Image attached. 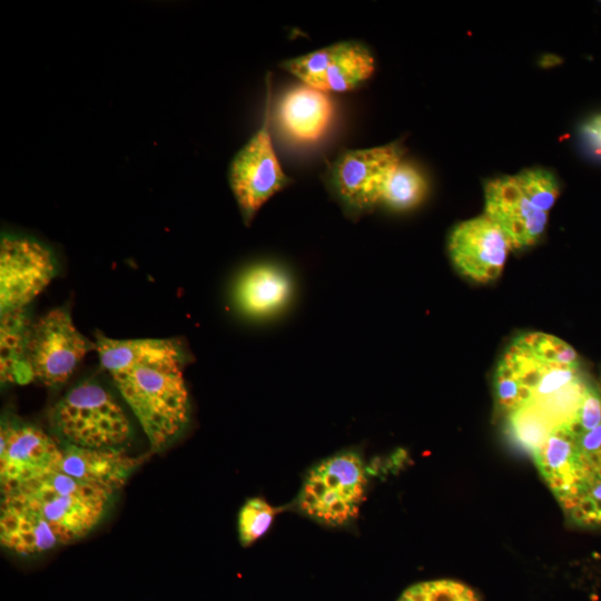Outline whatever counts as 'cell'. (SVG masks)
<instances>
[{"mask_svg":"<svg viewBox=\"0 0 601 601\" xmlns=\"http://www.w3.org/2000/svg\"><path fill=\"white\" fill-rule=\"evenodd\" d=\"M62 446L30 424H2L0 430L1 495L56 471Z\"/></svg>","mask_w":601,"mask_h":601,"instance_id":"cell-10","label":"cell"},{"mask_svg":"<svg viewBox=\"0 0 601 601\" xmlns=\"http://www.w3.org/2000/svg\"><path fill=\"white\" fill-rule=\"evenodd\" d=\"M366 486L362 457L353 451L341 452L311 469L299 492L298 508L321 524L345 525L358 515Z\"/></svg>","mask_w":601,"mask_h":601,"instance_id":"cell-4","label":"cell"},{"mask_svg":"<svg viewBox=\"0 0 601 601\" xmlns=\"http://www.w3.org/2000/svg\"><path fill=\"white\" fill-rule=\"evenodd\" d=\"M95 343L75 326L66 308L49 311L31 325L28 366L32 381L47 386L63 384Z\"/></svg>","mask_w":601,"mask_h":601,"instance_id":"cell-6","label":"cell"},{"mask_svg":"<svg viewBox=\"0 0 601 601\" xmlns=\"http://www.w3.org/2000/svg\"><path fill=\"white\" fill-rule=\"evenodd\" d=\"M290 282L280 269L256 266L242 276L236 288L239 307L252 316H266L279 309L288 299Z\"/></svg>","mask_w":601,"mask_h":601,"instance_id":"cell-16","label":"cell"},{"mask_svg":"<svg viewBox=\"0 0 601 601\" xmlns=\"http://www.w3.org/2000/svg\"><path fill=\"white\" fill-rule=\"evenodd\" d=\"M280 67L303 85L323 92H344L367 80L375 68L366 46L342 41L307 55L287 59Z\"/></svg>","mask_w":601,"mask_h":601,"instance_id":"cell-9","label":"cell"},{"mask_svg":"<svg viewBox=\"0 0 601 601\" xmlns=\"http://www.w3.org/2000/svg\"><path fill=\"white\" fill-rule=\"evenodd\" d=\"M580 137L587 151L601 159V114L591 116L581 125Z\"/></svg>","mask_w":601,"mask_h":601,"instance_id":"cell-24","label":"cell"},{"mask_svg":"<svg viewBox=\"0 0 601 601\" xmlns=\"http://www.w3.org/2000/svg\"><path fill=\"white\" fill-rule=\"evenodd\" d=\"M36 511L61 545L90 533L106 514L114 493L53 471L9 493ZM2 494V495H6Z\"/></svg>","mask_w":601,"mask_h":601,"instance_id":"cell-2","label":"cell"},{"mask_svg":"<svg viewBox=\"0 0 601 601\" xmlns=\"http://www.w3.org/2000/svg\"><path fill=\"white\" fill-rule=\"evenodd\" d=\"M484 215L504 231L512 248L534 245L548 223V213L534 206L514 176H503L486 183Z\"/></svg>","mask_w":601,"mask_h":601,"instance_id":"cell-12","label":"cell"},{"mask_svg":"<svg viewBox=\"0 0 601 601\" xmlns=\"http://www.w3.org/2000/svg\"><path fill=\"white\" fill-rule=\"evenodd\" d=\"M31 325L26 309L1 314L0 375L2 383L32 382L27 359Z\"/></svg>","mask_w":601,"mask_h":601,"instance_id":"cell-17","label":"cell"},{"mask_svg":"<svg viewBox=\"0 0 601 601\" xmlns=\"http://www.w3.org/2000/svg\"><path fill=\"white\" fill-rule=\"evenodd\" d=\"M56 274L51 250L36 239L3 235L0 244V313L26 309Z\"/></svg>","mask_w":601,"mask_h":601,"instance_id":"cell-8","label":"cell"},{"mask_svg":"<svg viewBox=\"0 0 601 601\" xmlns=\"http://www.w3.org/2000/svg\"><path fill=\"white\" fill-rule=\"evenodd\" d=\"M426 194V181L413 166L400 162L388 176L381 203L393 209H410L420 204Z\"/></svg>","mask_w":601,"mask_h":601,"instance_id":"cell-18","label":"cell"},{"mask_svg":"<svg viewBox=\"0 0 601 601\" xmlns=\"http://www.w3.org/2000/svg\"><path fill=\"white\" fill-rule=\"evenodd\" d=\"M137 465L138 459L129 456L122 449H82L65 444L56 471L115 494Z\"/></svg>","mask_w":601,"mask_h":601,"instance_id":"cell-13","label":"cell"},{"mask_svg":"<svg viewBox=\"0 0 601 601\" xmlns=\"http://www.w3.org/2000/svg\"><path fill=\"white\" fill-rule=\"evenodd\" d=\"M563 425L568 427L573 440L582 479L579 486L581 489L590 482L601 479V423L589 430H574L568 424Z\"/></svg>","mask_w":601,"mask_h":601,"instance_id":"cell-19","label":"cell"},{"mask_svg":"<svg viewBox=\"0 0 601 601\" xmlns=\"http://www.w3.org/2000/svg\"><path fill=\"white\" fill-rule=\"evenodd\" d=\"M0 543L7 551L23 558L61 545L50 525L12 494L1 495Z\"/></svg>","mask_w":601,"mask_h":601,"instance_id":"cell-14","label":"cell"},{"mask_svg":"<svg viewBox=\"0 0 601 601\" xmlns=\"http://www.w3.org/2000/svg\"><path fill=\"white\" fill-rule=\"evenodd\" d=\"M598 385H599V387H600V390H601V375H600V380H599V382H598Z\"/></svg>","mask_w":601,"mask_h":601,"instance_id":"cell-25","label":"cell"},{"mask_svg":"<svg viewBox=\"0 0 601 601\" xmlns=\"http://www.w3.org/2000/svg\"><path fill=\"white\" fill-rule=\"evenodd\" d=\"M397 144L343 151L329 170V185L344 209L359 216L381 203L384 185L402 161Z\"/></svg>","mask_w":601,"mask_h":601,"instance_id":"cell-7","label":"cell"},{"mask_svg":"<svg viewBox=\"0 0 601 601\" xmlns=\"http://www.w3.org/2000/svg\"><path fill=\"white\" fill-rule=\"evenodd\" d=\"M514 177L538 209L548 213L552 208L560 191L553 174L542 168H531Z\"/></svg>","mask_w":601,"mask_h":601,"instance_id":"cell-23","label":"cell"},{"mask_svg":"<svg viewBox=\"0 0 601 601\" xmlns=\"http://www.w3.org/2000/svg\"><path fill=\"white\" fill-rule=\"evenodd\" d=\"M270 76L266 79V101L263 122L247 144L234 156L228 168V181L245 224L290 179L275 154L270 137Z\"/></svg>","mask_w":601,"mask_h":601,"instance_id":"cell-5","label":"cell"},{"mask_svg":"<svg viewBox=\"0 0 601 601\" xmlns=\"http://www.w3.org/2000/svg\"><path fill=\"white\" fill-rule=\"evenodd\" d=\"M511 248L504 231L485 215L456 225L447 242L454 267L476 283L496 279Z\"/></svg>","mask_w":601,"mask_h":601,"instance_id":"cell-11","label":"cell"},{"mask_svg":"<svg viewBox=\"0 0 601 601\" xmlns=\"http://www.w3.org/2000/svg\"><path fill=\"white\" fill-rule=\"evenodd\" d=\"M568 520L578 526L601 525V479L582 486L575 494L560 503Z\"/></svg>","mask_w":601,"mask_h":601,"instance_id":"cell-20","label":"cell"},{"mask_svg":"<svg viewBox=\"0 0 601 601\" xmlns=\"http://www.w3.org/2000/svg\"><path fill=\"white\" fill-rule=\"evenodd\" d=\"M333 117V106L325 92L306 85L288 90L278 106L283 129L298 141L317 140Z\"/></svg>","mask_w":601,"mask_h":601,"instance_id":"cell-15","label":"cell"},{"mask_svg":"<svg viewBox=\"0 0 601 601\" xmlns=\"http://www.w3.org/2000/svg\"><path fill=\"white\" fill-rule=\"evenodd\" d=\"M397 601H480V597L463 582L441 579L411 585Z\"/></svg>","mask_w":601,"mask_h":601,"instance_id":"cell-21","label":"cell"},{"mask_svg":"<svg viewBox=\"0 0 601 601\" xmlns=\"http://www.w3.org/2000/svg\"><path fill=\"white\" fill-rule=\"evenodd\" d=\"M52 426L66 445L82 449H121L131 436L129 418L104 386L82 382L56 404Z\"/></svg>","mask_w":601,"mask_h":601,"instance_id":"cell-3","label":"cell"},{"mask_svg":"<svg viewBox=\"0 0 601 601\" xmlns=\"http://www.w3.org/2000/svg\"><path fill=\"white\" fill-rule=\"evenodd\" d=\"M101 366L138 420L154 450L164 449L189 420L180 346L168 338L96 336Z\"/></svg>","mask_w":601,"mask_h":601,"instance_id":"cell-1","label":"cell"},{"mask_svg":"<svg viewBox=\"0 0 601 601\" xmlns=\"http://www.w3.org/2000/svg\"><path fill=\"white\" fill-rule=\"evenodd\" d=\"M277 509L264 499L250 497L240 508L237 516L238 539L243 546H249L270 528Z\"/></svg>","mask_w":601,"mask_h":601,"instance_id":"cell-22","label":"cell"}]
</instances>
